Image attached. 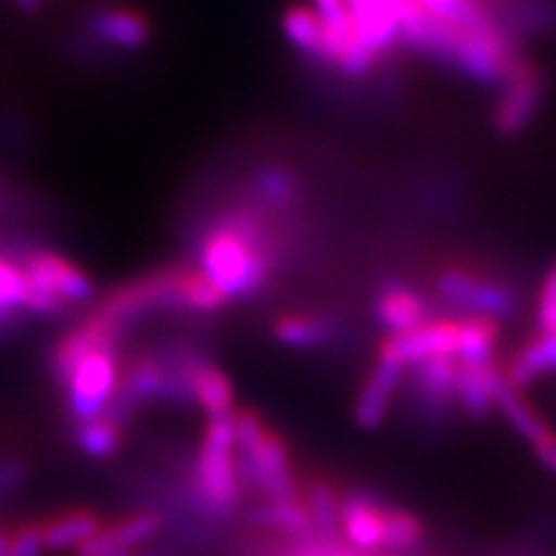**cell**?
Returning a JSON list of instances; mask_svg holds the SVG:
<instances>
[{
    "mask_svg": "<svg viewBox=\"0 0 556 556\" xmlns=\"http://www.w3.org/2000/svg\"><path fill=\"white\" fill-rule=\"evenodd\" d=\"M232 420L242 486H253L268 500L302 497L283 438L255 409H235Z\"/></svg>",
    "mask_w": 556,
    "mask_h": 556,
    "instance_id": "1",
    "label": "cell"
},
{
    "mask_svg": "<svg viewBox=\"0 0 556 556\" xmlns=\"http://www.w3.org/2000/svg\"><path fill=\"white\" fill-rule=\"evenodd\" d=\"M235 413V409H232ZM232 413L208 417L193 462V505L204 516H229L242 497Z\"/></svg>",
    "mask_w": 556,
    "mask_h": 556,
    "instance_id": "2",
    "label": "cell"
},
{
    "mask_svg": "<svg viewBox=\"0 0 556 556\" xmlns=\"http://www.w3.org/2000/svg\"><path fill=\"white\" fill-rule=\"evenodd\" d=\"M122 336H114L90 348L86 356L78 361V366L70 371V377L60 384L65 389L67 413L75 426L106 415L122 381Z\"/></svg>",
    "mask_w": 556,
    "mask_h": 556,
    "instance_id": "3",
    "label": "cell"
},
{
    "mask_svg": "<svg viewBox=\"0 0 556 556\" xmlns=\"http://www.w3.org/2000/svg\"><path fill=\"white\" fill-rule=\"evenodd\" d=\"M24 270L29 281V315H62L90 296V281L83 268L52 248H24Z\"/></svg>",
    "mask_w": 556,
    "mask_h": 556,
    "instance_id": "4",
    "label": "cell"
},
{
    "mask_svg": "<svg viewBox=\"0 0 556 556\" xmlns=\"http://www.w3.org/2000/svg\"><path fill=\"white\" fill-rule=\"evenodd\" d=\"M435 291L443 304L462 317L479 315L492 319H507L516 315V291L507 289L497 278L469 266H446L435 274Z\"/></svg>",
    "mask_w": 556,
    "mask_h": 556,
    "instance_id": "5",
    "label": "cell"
},
{
    "mask_svg": "<svg viewBox=\"0 0 556 556\" xmlns=\"http://www.w3.org/2000/svg\"><path fill=\"white\" fill-rule=\"evenodd\" d=\"M544 96V78L533 62L518 58L503 78V93H500L495 114V129L503 137H516L531 124Z\"/></svg>",
    "mask_w": 556,
    "mask_h": 556,
    "instance_id": "6",
    "label": "cell"
},
{
    "mask_svg": "<svg viewBox=\"0 0 556 556\" xmlns=\"http://www.w3.org/2000/svg\"><path fill=\"white\" fill-rule=\"evenodd\" d=\"M374 315L389 336H400V332H409L430 323L433 307L420 291L397 281V278H389L387 283H381L377 299H374Z\"/></svg>",
    "mask_w": 556,
    "mask_h": 556,
    "instance_id": "7",
    "label": "cell"
},
{
    "mask_svg": "<svg viewBox=\"0 0 556 556\" xmlns=\"http://www.w3.org/2000/svg\"><path fill=\"white\" fill-rule=\"evenodd\" d=\"M384 510L379 500L364 492H353L340 500V531L358 552L384 548Z\"/></svg>",
    "mask_w": 556,
    "mask_h": 556,
    "instance_id": "8",
    "label": "cell"
},
{
    "mask_svg": "<svg viewBox=\"0 0 556 556\" xmlns=\"http://www.w3.org/2000/svg\"><path fill=\"white\" fill-rule=\"evenodd\" d=\"M405 379V368L387 364V361H377L374 371L361 387L356 407H353V417L356 426L364 430H377L381 422L387 420L389 407H392L394 394Z\"/></svg>",
    "mask_w": 556,
    "mask_h": 556,
    "instance_id": "9",
    "label": "cell"
},
{
    "mask_svg": "<svg viewBox=\"0 0 556 556\" xmlns=\"http://www.w3.org/2000/svg\"><path fill=\"white\" fill-rule=\"evenodd\" d=\"M165 520L155 510L137 513V516H129L124 520H116V523L103 526L88 544L78 548V556H103L114 552H131V548L144 544V541L155 539L160 531H163Z\"/></svg>",
    "mask_w": 556,
    "mask_h": 556,
    "instance_id": "10",
    "label": "cell"
},
{
    "mask_svg": "<svg viewBox=\"0 0 556 556\" xmlns=\"http://www.w3.org/2000/svg\"><path fill=\"white\" fill-rule=\"evenodd\" d=\"M456 356H433L413 366V384L426 413H446L456 405Z\"/></svg>",
    "mask_w": 556,
    "mask_h": 556,
    "instance_id": "11",
    "label": "cell"
},
{
    "mask_svg": "<svg viewBox=\"0 0 556 556\" xmlns=\"http://www.w3.org/2000/svg\"><path fill=\"white\" fill-rule=\"evenodd\" d=\"M505 381L516 389H528L544 377H556V332H539L518 348L507 361Z\"/></svg>",
    "mask_w": 556,
    "mask_h": 556,
    "instance_id": "12",
    "label": "cell"
},
{
    "mask_svg": "<svg viewBox=\"0 0 556 556\" xmlns=\"http://www.w3.org/2000/svg\"><path fill=\"white\" fill-rule=\"evenodd\" d=\"M500 368L492 364H467L458 358L456 371V405H462L471 420H484L495 409V381L500 379Z\"/></svg>",
    "mask_w": 556,
    "mask_h": 556,
    "instance_id": "13",
    "label": "cell"
},
{
    "mask_svg": "<svg viewBox=\"0 0 556 556\" xmlns=\"http://www.w3.org/2000/svg\"><path fill=\"white\" fill-rule=\"evenodd\" d=\"M492 397H495V407L503 413L505 420L510 422V428L516 430L520 438H526L531 446H539V443H544L546 438L554 435V430L548 428V422L539 415V409L520 394V389L507 384L503 374H500V379L495 381Z\"/></svg>",
    "mask_w": 556,
    "mask_h": 556,
    "instance_id": "14",
    "label": "cell"
},
{
    "mask_svg": "<svg viewBox=\"0 0 556 556\" xmlns=\"http://www.w3.org/2000/svg\"><path fill=\"white\" fill-rule=\"evenodd\" d=\"M191 392L193 405L204 409L208 417L229 415L235 409V389L232 381L219 366L212 361L199 358L191 374Z\"/></svg>",
    "mask_w": 556,
    "mask_h": 556,
    "instance_id": "15",
    "label": "cell"
},
{
    "mask_svg": "<svg viewBox=\"0 0 556 556\" xmlns=\"http://www.w3.org/2000/svg\"><path fill=\"white\" fill-rule=\"evenodd\" d=\"M336 336V323L325 315L309 312H287L276 317L274 338L289 348H319Z\"/></svg>",
    "mask_w": 556,
    "mask_h": 556,
    "instance_id": "16",
    "label": "cell"
},
{
    "mask_svg": "<svg viewBox=\"0 0 556 556\" xmlns=\"http://www.w3.org/2000/svg\"><path fill=\"white\" fill-rule=\"evenodd\" d=\"M103 528L101 518L93 510H70L62 516L41 523L45 531V544L52 552H62V548H80L88 544Z\"/></svg>",
    "mask_w": 556,
    "mask_h": 556,
    "instance_id": "17",
    "label": "cell"
},
{
    "mask_svg": "<svg viewBox=\"0 0 556 556\" xmlns=\"http://www.w3.org/2000/svg\"><path fill=\"white\" fill-rule=\"evenodd\" d=\"M458 358L467 364H492L500 338V323L492 317H458Z\"/></svg>",
    "mask_w": 556,
    "mask_h": 556,
    "instance_id": "18",
    "label": "cell"
},
{
    "mask_svg": "<svg viewBox=\"0 0 556 556\" xmlns=\"http://www.w3.org/2000/svg\"><path fill=\"white\" fill-rule=\"evenodd\" d=\"M73 441L83 456L96 458V462H103V458L116 456L122 451L124 426L109 420L106 415H101V417H96V420H88V422H80V426H75Z\"/></svg>",
    "mask_w": 556,
    "mask_h": 556,
    "instance_id": "19",
    "label": "cell"
},
{
    "mask_svg": "<svg viewBox=\"0 0 556 556\" xmlns=\"http://www.w3.org/2000/svg\"><path fill=\"white\" fill-rule=\"evenodd\" d=\"M93 29L99 34L101 41H109V45L116 47L142 45L144 37H148V24H144V18L129 9L101 11L93 21Z\"/></svg>",
    "mask_w": 556,
    "mask_h": 556,
    "instance_id": "20",
    "label": "cell"
},
{
    "mask_svg": "<svg viewBox=\"0 0 556 556\" xmlns=\"http://www.w3.org/2000/svg\"><path fill=\"white\" fill-rule=\"evenodd\" d=\"M255 520H261L263 526L278 528L289 536H307L309 531H315L304 497L268 500L261 510H255Z\"/></svg>",
    "mask_w": 556,
    "mask_h": 556,
    "instance_id": "21",
    "label": "cell"
},
{
    "mask_svg": "<svg viewBox=\"0 0 556 556\" xmlns=\"http://www.w3.org/2000/svg\"><path fill=\"white\" fill-rule=\"evenodd\" d=\"M283 31L296 50H302L309 60H323V21L315 9L307 5H291L283 16Z\"/></svg>",
    "mask_w": 556,
    "mask_h": 556,
    "instance_id": "22",
    "label": "cell"
},
{
    "mask_svg": "<svg viewBox=\"0 0 556 556\" xmlns=\"http://www.w3.org/2000/svg\"><path fill=\"white\" fill-rule=\"evenodd\" d=\"M340 497L338 490L325 479H315L307 486V495H304V503H307V510L312 516V526L315 531L323 533L325 539H330L332 533L340 528Z\"/></svg>",
    "mask_w": 556,
    "mask_h": 556,
    "instance_id": "23",
    "label": "cell"
},
{
    "mask_svg": "<svg viewBox=\"0 0 556 556\" xmlns=\"http://www.w3.org/2000/svg\"><path fill=\"white\" fill-rule=\"evenodd\" d=\"M426 539V523L405 507H389L384 510V548L389 552H409Z\"/></svg>",
    "mask_w": 556,
    "mask_h": 556,
    "instance_id": "24",
    "label": "cell"
},
{
    "mask_svg": "<svg viewBox=\"0 0 556 556\" xmlns=\"http://www.w3.org/2000/svg\"><path fill=\"white\" fill-rule=\"evenodd\" d=\"M539 332H556V263L546 270L536 302Z\"/></svg>",
    "mask_w": 556,
    "mask_h": 556,
    "instance_id": "25",
    "label": "cell"
},
{
    "mask_svg": "<svg viewBox=\"0 0 556 556\" xmlns=\"http://www.w3.org/2000/svg\"><path fill=\"white\" fill-rule=\"evenodd\" d=\"M29 479V467L18 456H0V503L16 497Z\"/></svg>",
    "mask_w": 556,
    "mask_h": 556,
    "instance_id": "26",
    "label": "cell"
},
{
    "mask_svg": "<svg viewBox=\"0 0 556 556\" xmlns=\"http://www.w3.org/2000/svg\"><path fill=\"white\" fill-rule=\"evenodd\" d=\"M45 531L41 523H24L11 533V552L9 556H45Z\"/></svg>",
    "mask_w": 556,
    "mask_h": 556,
    "instance_id": "27",
    "label": "cell"
},
{
    "mask_svg": "<svg viewBox=\"0 0 556 556\" xmlns=\"http://www.w3.org/2000/svg\"><path fill=\"white\" fill-rule=\"evenodd\" d=\"M533 454H536L541 467L556 475V435L546 438V441L539 443V446H533Z\"/></svg>",
    "mask_w": 556,
    "mask_h": 556,
    "instance_id": "28",
    "label": "cell"
},
{
    "mask_svg": "<svg viewBox=\"0 0 556 556\" xmlns=\"http://www.w3.org/2000/svg\"><path fill=\"white\" fill-rule=\"evenodd\" d=\"M304 556H351V554H345L343 548H336V546H328V544H317V546H309V552Z\"/></svg>",
    "mask_w": 556,
    "mask_h": 556,
    "instance_id": "29",
    "label": "cell"
},
{
    "mask_svg": "<svg viewBox=\"0 0 556 556\" xmlns=\"http://www.w3.org/2000/svg\"><path fill=\"white\" fill-rule=\"evenodd\" d=\"M11 552V533L5 528H0V556H9Z\"/></svg>",
    "mask_w": 556,
    "mask_h": 556,
    "instance_id": "30",
    "label": "cell"
},
{
    "mask_svg": "<svg viewBox=\"0 0 556 556\" xmlns=\"http://www.w3.org/2000/svg\"><path fill=\"white\" fill-rule=\"evenodd\" d=\"M103 556H131V552H114V554H103Z\"/></svg>",
    "mask_w": 556,
    "mask_h": 556,
    "instance_id": "31",
    "label": "cell"
},
{
    "mask_svg": "<svg viewBox=\"0 0 556 556\" xmlns=\"http://www.w3.org/2000/svg\"><path fill=\"white\" fill-rule=\"evenodd\" d=\"M131 556H163L160 552H152V554H131Z\"/></svg>",
    "mask_w": 556,
    "mask_h": 556,
    "instance_id": "32",
    "label": "cell"
},
{
    "mask_svg": "<svg viewBox=\"0 0 556 556\" xmlns=\"http://www.w3.org/2000/svg\"><path fill=\"white\" fill-rule=\"evenodd\" d=\"M21 3H34V0H21Z\"/></svg>",
    "mask_w": 556,
    "mask_h": 556,
    "instance_id": "33",
    "label": "cell"
}]
</instances>
